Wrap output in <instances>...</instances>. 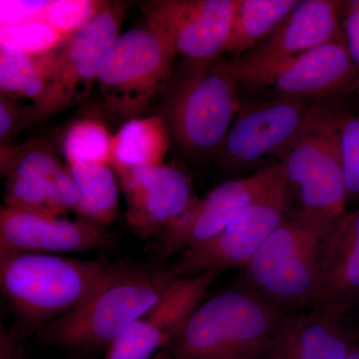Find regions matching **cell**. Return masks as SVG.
<instances>
[{
    "label": "cell",
    "mask_w": 359,
    "mask_h": 359,
    "mask_svg": "<svg viewBox=\"0 0 359 359\" xmlns=\"http://www.w3.org/2000/svg\"><path fill=\"white\" fill-rule=\"evenodd\" d=\"M179 278L170 268L119 263L114 273L84 302L42 327L36 340L70 353H106Z\"/></svg>",
    "instance_id": "obj_1"
},
{
    "label": "cell",
    "mask_w": 359,
    "mask_h": 359,
    "mask_svg": "<svg viewBox=\"0 0 359 359\" xmlns=\"http://www.w3.org/2000/svg\"><path fill=\"white\" fill-rule=\"evenodd\" d=\"M119 264L47 254L0 256V289L21 335L39 332L98 290Z\"/></svg>",
    "instance_id": "obj_2"
},
{
    "label": "cell",
    "mask_w": 359,
    "mask_h": 359,
    "mask_svg": "<svg viewBox=\"0 0 359 359\" xmlns=\"http://www.w3.org/2000/svg\"><path fill=\"white\" fill-rule=\"evenodd\" d=\"M285 311L245 287L202 302L167 349L176 359H262Z\"/></svg>",
    "instance_id": "obj_3"
},
{
    "label": "cell",
    "mask_w": 359,
    "mask_h": 359,
    "mask_svg": "<svg viewBox=\"0 0 359 359\" xmlns=\"http://www.w3.org/2000/svg\"><path fill=\"white\" fill-rule=\"evenodd\" d=\"M344 115L313 104L299 131L273 154L299 202V212L334 224L346 214L348 202L340 148Z\"/></svg>",
    "instance_id": "obj_4"
},
{
    "label": "cell",
    "mask_w": 359,
    "mask_h": 359,
    "mask_svg": "<svg viewBox=\"0 0 359 359\" xmlns=\"http://www.w3.org/2000/svg\"><path fill=\"white\" fill-rule=\"evenodd\" d=\"M335 226L299 212L290 214L245 266L247 287L287 313L313 308L323 242Z\"/></svg>",
    "instance_id": "obj_5"
},
{
    "label": "cell",
    "mask_w": 359,
    "mask_h": 359,
    "mask_svg": "<svg viewBox=\"0 0 359 359\" xmlns=\"http://www.w3.org/2000/svg\"><path fill=\"white\" fill-rule=\"evenodd\" d=\"M240 86L222 56L188 61L166 92L163 114L182 150L194 156L219 152L241 110Z\"/></svg>",
    "instance_id": "obj_6"
},
{
    "label": "cell",
    "mask_w": 359,
    "mask_h": 359,
    "mask_svg": "<svg viewBox=\"0 0 359 359\" xmlns=\"http://www.w3.org/2000/svg\"><path fill=\"white\" fill-rule=\"evenodd\" d=\"M177 55L170 40L148 21L120 35L97 79L105 110L127 121L146 112L172 84Z\"/></svg>",
    "instance_id": "obj_7"
},
{
    "label": "cell",
    "mask_w": 359,
    "mask_h": 359,
    "mask_svg": "<svg viewBox=\"0 0 359 359\" xmlns=\"http://www.w3.org/2000/svg\"><path fill=\"white\" fill-rule=\"evenodd\" d=\"M128 4L107 1L102 11L57 51L48 87L32 104V124L83 102L97 83L103 59L120 36Z\"/></svg>",
    "instance_id": "obj_8"
},
{
    "label": "cell",
    "mask_w": 359,
    "mask_h": 359,
    "mask_svg": "<svg viewBox=\"0 0 359 359\" xmlns=\"http://www.w3.org/2000/svg\"><path fill=\"white\" fill-rule=\"evenodd\" d=\"M292 194L282 177L217 237L179 255L169 266L178 278L245 268L266 238L290 216Z\"/></svg>",
    "instance_id": "obj_9"
},
{
    "label": "cell",
    "mask_w": 359,
    "mask_h": 359,
    "mask_svg": "<svg viewBox=\"0 0 359 359\" xmlns=\"http://www.w3.org/2000/svg\"><path fill=\"white\" fill-rule=\"evenodd\" d=\"M344 1L302 0L271 35L241 57L229 60L238 83L264 87L269 77L304 52L344 37Z\"/></svg>",
    "instance_id": "obj_10"
},
{
    "label": "cell",
    "mask_w": 359,
    "mask_h": 359,
    "mask_svg": "<svg viewBox=\"0 0 359 359\" xmlns=\"http://www.w3.org/2000/svg\"><path fill=\"white\" fill-rule=\"evenodd\" d=\"M278 162L245 178L230 180L216 187L162 231L149 247L153 261L161 264L217 237L238 215L282 177Z\"/></svg>",
    "instance_id": "obj_11"
},
{
    "label": "cell",
    "mask_w": 359,
    "mask_h": 359,
    "mask_svg": "<svg viewBox=\"0 0 359 359\" xmlns=\"http://www.w3.org/2000/svg\"><path fill=\"white\" fill-rule=\"evenodd\" d=\"M238 6V0H152L142 9L178 55L205 62L224 54Z\"/></svg>",
    "instance_id": "obj_12"
},
{
    "label": "cell",
    "mask_w": 359,
    "mask_h": 359,
    "mask_svg": "<svg viewBox=\"0 0 359 359\" xmlns=\"http://www.w3.org/2000/svg\"><path fill=\"white\" fill-rule=\"evenodd\" d=\"M116 174L126 199L127 223L141 238L158 237L199 200L192 180L175 166L164 164Z\"/></svg>",
    "instance_id": "obj_13"
},
{
    "label": "cell",
    "mask_w": 359,
    "mask_h": 359,
    "mask_svg": "<svg viewBox=\"0 0 359 359\" xmlns=\"http://www.w3.org/2000/svg\"><path fill=\"white\" fill-rule=\"evenodd\" d=\"M222 271L181 278L111 344L102 359H152L168 348Z\"/></svg>",
    "instance_id": "obj_14"
},
{
    "label": "cell",
    "mask_w": 359,
    "mask_h": 359,
    "mask_svg": "<svg viewBox=\"0 0 359 359\" xmlns=\"http://www.w3.org/2000/svg\"><path fill=\"white\" fill-rule=\"evenodd\" d=\"M311 105L304 98L280 95L241 108L219 152V164L238 169L273 155L301 128Z\"/></svg>",
    "instance_id": "obj_15"
},
{
    "label": "cell",
    "mask_w": 359,
    "mask_h": 359,
    "mask_svg": "<svg viewBox=\"0 0 359 359\" xmlns=\"http://www.w3.org/2000/svg\"><path fill=\"white\" fill-rule=\"evenodd\" d=\"M110 242L106 226L79 217L71 221L6 205L0 209V256L85 252Z\"/></svg>",
    "instance_id": "obj_16"
},
{
    "label": "cell",
    "mask_w": 359,
    "mask_h": 359,
    "mask_svg": "<svg viewBox=\"0 0 359 359\" xmlns=\"http://www.w3.org/2000/svg\"><path fill=\"white\" fill-rule=\"evenodd\" d=\"M359 306V208L346 212L321 250L320 289L311 309L344 320Z\"/></svg>",
    "instance_id": "obj_17"
},
{
    "label": "cell",
    "mask_w": 359,
    "mask_h": 359,
    "mask_svg": "<svg viewBox=\"0 0 359 359\" xmlns=\"http://www.w3.org/2000/svg\"><path fill=\"white\" fill-rule=\"evenodd\" d=\"M359 84V68L349 55L344 37L304 52L276 71L266 86L283 96L323 97Z\"/></svg>",
    "instance_id": "obj_18"
},
{
    "label": "cell",
    "mask_w": 359,
    "mask_h": 359,
    "mask_svg": "<svg viewBox=\"0 0 359 359\" xmlns=\"http://www.w3.org/2000/svg\"><path fill=\"white\" fill-rule=\"evenodd\" d=\"M63 167L51 141L39 139L20 146L1 145L0 171L6 179L4 205L47 214L52 184Z\"/></svg>",
    "instance_id": "obj_19"
},
{
    "label": "cell",
    "mask_w": 359,
    "mask_h": 359,
    "mask_svg": "<svg viewBox=\"0 0 359 359\" xmlns=\"http://www.w3.org/2000/svg\"><path fill=\"white\" fill-rule=\"evenodd\" d=\"M355 346L344 320L311 309L285 313L262 359H346Z\"/></svg>",
    "instance_id": "obj_20"
},
{
    "label": "cell",
    "mask_w": 359,
    "mask_h": 359,
    "mask_svg": "<svg viewBox=\"0 0 359 359\" xmlns=\"http://www.w3.org/2000/svg\"><path fill=\"white\" fill-rule=\"evenodd\" d=\"M171 131L163 115L128 120L114 135L111 166L116 173L164 165Z\"/></svg>",
    "instance_id": "obj_21"
},
{
    "label": "cell",
    "mask_w": 359,
    "mask_h": 359,
    "mask_svg": "<svg viewBox=\"0 0 359 359\" xmlns=\"http://www.w3.org/2000/svg\"><path fill=\"white\" fill-rule=\"evenodd\" d=\"M299 0H238L233 26L224 53L241 57L280 26Z\"/></svg>",
    "instance_id": "obj_22"
},
{
    "label": "cell",
    "mask_w": 359,
    "mask_h": 359,
    "mask_svg": "<svg viewBox=\"0 0 359 359\" xmlns=\"http://www.w3.org/2000/svg\"><path fill=\"white\" fill-rule=\"evenodd\" d=\"M79 191L74 212L79 218L107 228L119 212L117 174L111 165H69Z\"/></svg>",
    "instance_id": "obj_23"
},
{
    "label": "cell",
    "mask_w": 359,
    "mask_h": 359,
    "mask_svg": "<svg viewBox=\"0 0 359 359\" xmlns=\"http://www.w3.org/2000/svg\"><path fill=\"white\" fill-rule=\"evenodd\" d=\"M57 50L40 55L0 51V96L36 103L50 82Z\"/></svg>",
    "instance_id": "obj_24"
},
{
    "label": "cell",
    "mask_w": 359,
    "mask_h": 359,
    "mask_svg": "<svg viewBox=\"0 0 359 359\" xmlns=\"http://www.w3.org/2000/svg\"><path fill=\"white\" fill-rule=\"evenodd\" d=\"M114 136L100 119L73 122L61 138V152L69 165H111Z\"/></svg>",
    "instance_id": "obj_25"
},
{
    "label": "cell",
    "mask_w": 359,
    "mask_h": 359,
    "mask_svg": "<svg viewBox=\"0 0 359 359\" xmlns=\"http://www.w3.org/2000/svg\"><path fill=\"white\" fill-rule=\"evenodd\" d=\"M67 37L43 20L27 21L0 28V51L18 55H40L57 50Z\"/></svg>",
    "instance_id": "obj_26"
},
{
    "label": "cell",
    "mask_w": 359,
    "mask_h": 359,
    "mask_svg": "<svg viewBox=\"0 0 359 359\" xmlns=\"http://www.w3.org/2000/svg\"><path fill=\"white\" fill-rule=\"evenodd\" d=\"M106 2L102 0H50L45 9L43 20L70 39L98 15Z\"/></svg>",
    "instance_id": "obj_27"
},
{
    "label": "cell",
    "mask_w": 359,
    "mask_h": 359,
    "mask_svg": "<svg viewBox=\"0 0 359 359\" xmlns=\"http://www.w3.org/2000/svg\"><path fill=\"white\" fill-rule=\"evenodd\" d=\"M340 148L348 201H359V109L356 114L344 113Z\"/></svg>",
    "instance_id": "obj_28"
},
{
    "label": "cell",
    "mask_w": 359,
    "mask_h": 359,
    "mask_svg": "<svg viewBox=\"0 0 359 359\" xmlns=\"http://www.w3.org/2000/svg\"><path fill=\"white\" fill-rule=\"evenodd\" d=\"M32 124V104L25 105L18 99L0 96V142L9 145L11 141Z\"/></svg>",
    "instance_id": "obj_29"
},
{
    "label": "cell",
    "mask_w": 359,
    "mask_h": 359,
    "mask_svg": "<svg viewBox=\"0 0 359 359\" xmlns=\"http://www.w3.org/2000/svg\"><path fill=\"white\" fill-rule=\"evenodd\" d=\"M49 2L50 0H1L0 23L4 26L43 20Z\"/></svg>",
    "instance_id": "obj_30"
},
{
    "label": "cell",
    "mask_w": 359,
    "mask_h": 359,
    "mask_svg": "<svg viewBox=\"0 0 359 359\" xmlns=\"http://www.w3.org/2000/svg\"><path fill=\"white\" fill-rule=\"evenodd\" d=\"M341 26L347 50L359 68V0L344 2Z\"/></svg>",
    "instance_id": "obj_31"
},
{
    "label": "cell",
    "mask_w": 359,
    "mask_h": 359,
    "mask_svg": "<svg viewBox=\"0 0 359 359\" xmlns=\"http://www.w3.org/2000/svg\"><path fill=\"white\" fill-rule=\"evenodd\" d=\"M21 334L14 328L1 327L0 332V359H20Z\"/></svg>",
    "instance_id": "obj_32"
},
{
    "label": "cell",
    "mask_w": 359,
    "mask_h": 359,
    "mask_svg": "<svg viewBox=\"0 0 359 359\" xmlns=\"http://www.w3.org/2000/svg\"><path fill=\"white\" fill-rule=\"evenodd\" d=\"M152 359H176L174 358L173 354L171 353V351L169 349L164 348L162 351H160L159 353L156 354L154 358Z\"/></svg>",
    "instance_id": "obj_33"
},
{
    "label": "cell",
    "mask_w": 359,
    "mask_h": 359,
    "mask_svg": "<svg viewBox=\"0 0 359 359\" xmlns=\"http://www.w3.org/2000/svg\"><path fill=\"white\" fill-rule=\"evenodd\" d=\"M346 359H359V344H356V346H354V348L349 353V355L347 356Z\"/></svg>",
    "instance_id": "obj_34"
}]
</instances>
